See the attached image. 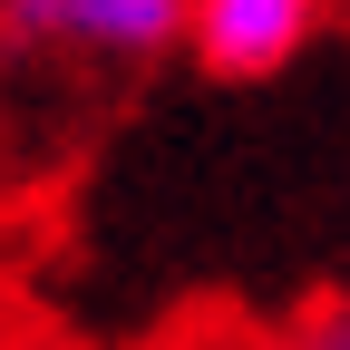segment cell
Segmentation results:
<instances>
[{
    "instance_id": "cell-1",
    "label": "cell",
    "mask_w": 350,
    "mask_h": 350,
    "mask_svg": "<svg viewBox=\"0 0 350 350\" xmlns=\"http://www.w3.org/2000/svg\"><path fill=\"white\" fill-rule=\"evenodd\" d=\"M20 49H88V59H156L195 39V0H0Z\"/></svg>"
},
{
    "instance_id": "cell-3",
    "label": "cell",
    "mask_w": 350,
    "mask_h": 350,
    "mask_svg": "<svg viewBox=\"0 0 350 350\" xmlns=\"http://www.w3.org/2000/svg\"><path fill=\"white\" fill-rule=\"evenodd\" d=\"M282 350H350V292H340V301H321V312L301 321V331H292Z\"/></svg>"
},
{
    "instance_id": "cell-2",
    "label": "cell",
    "mask_w": 350,
    "mask_h": 350,
    "mask_svg": "<svg viewBox=\"0 0 350 350\" xmlns=\"http://www.w3.org/2000/svg\"><path fill=\"white\" fill-rule=\"evenodd\" d=\"M331 0H195V39L185 49L214 78H273L321 39Z\"/></svg>"
}]
</instances>
